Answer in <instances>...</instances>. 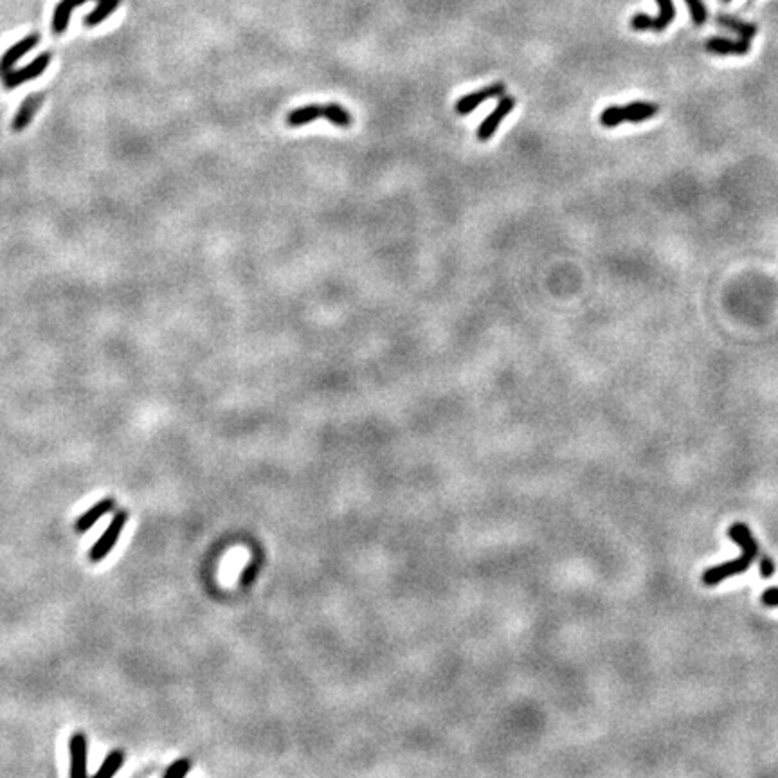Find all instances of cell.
Masks as SVG:
<instances>
[{
    "label": "cell",
    "instance_id": "6da1fadb",
    "mask_svg": "<svg viewBox=\"0 0 778 778\" xmlns=\"http://www.w3.org/2000/svg\"><path fill=\"white\" fill-rule=\"evenodd\" d=\"M728 537L732 539L733 543H737L742 548V555L739 559L728 560L725 564H719V566H713L710 569L703 573V584L708 588H713L717 584L725 582L726 579L733 575H739V573H744L751 564L755 562L757 557H760V550H758L757 541L751 535V530L744 522H735L733 526H730Z\"/></svg>",
    "mask_w": 778,
    "mask_h": 778
},
{
    "label": "cell",
    "instance_id": "7a4b0ae2",
    "mask_svg": "<svg viewBox=\"0 0 778 778\" xmlns=\"http://www.w3.org/2000/svg\"><path fill=\"white\" fill-rule=\"evenodd\" d=\"M317 119H327L328 123L336 124L339 128H348L353 123V116L348 108L341 107L339 103H324V105H305V107L290 110L285 117L286 126L290 128H299L308 123H314Z\"/></svg>",
    "mask_w": 778,
    "mask_h": 778
},
{
    "label": "cell",
    "instance_id": "3957f363",
    "mask_svg": "<svg viewBox=\"0 0 778 778\" xmlns=\"http://www.w3.org/2000/svg\"><path fill=\"white\" fill-rule=\"evenodd\" d=\"M659 105L652 103V101H633L629 105H624V107H613L604 108L600 112V124L604 128H617L624 123H643V121H649L652 117L658 116Z\"/></svg>",
    "mask_w": 778,
    "mask_h": 778
},
{
    "label": "cell",
    "instance_id": "277c9868",
    "mask_svg": "<svg viewBox=\"0 0 778 778\" xmlns=\"http://www.w3.org/2000/svg\"><path fill=\"white\" fill-rule=\"evenodd\" d=\"M126 521H128V513L123 512V510L114 515V519L110 521L107 530L101 534V537L95 541L94 546H92L91 551H88V559H91L92 562H101V560H105L108 555H110V551L116 548L117 541H119L121 534H123V528L124 525H126Z\"/></svg>",
    "mask_w": 778,
    "mask_h": 778
},
{
    "label": "cell",
    "instance_id": "5b68a950",
    "mask_svg": "<svg viewBox=\"0 0 778 778\" xmlns=\"http://www.w3.org/2000/svg\"><path fill=\"white\" fill-rule=\"evenodd\" d=\"M515 105H517V100H515L513 95L503 94L501 98H499V101H497V107L494 108L492 112L487 116V119L480 124V128H477V133H476L477 139H480L481 143L490 141V139L496 136L499 124H501L503 121H505V117L512 112L513 108H515Z\"/></svg>",
    "mask_w": 778,
    "mask_h": 778
},
{
    "label": "cell",
    "instance_id": "8992f818",
    "mask_svg": "<svg viewBox=\"0 0 778 778\" xmlns=\"http://www.w3.org/2000/svg\"><path fill=\"white\" fill-rule=\"evenodd\" d=\"M506 92L505 83H492V85H487V87L480 88L476 92H470V94L463 95L460 100L456 101V114L458 116H468L476 110L477 107L484 103V101L494 100V98H501Z\"/></svg>",
    "mask_w": 778,
    "mask_h": 778
},
{
    "label": "cell",
    "instance_id": "52a82bcc",
    "mask_svg": "<svg viewBox=\"0 0 778 778\" xmlns=\"http://www.w3.org/2000/svg\"><path fill=\"white\" fill-rule=\"evenodd\" d=\"M69 757H71V767H69V777L71 778H85L88 770V742L85 733L76 732L69 739Z\"/></svg>",
    "mask_w": 778,
    "mask_h": 778
},
{
    "label": "cell",
    "instance_id": "ba28073f",
    "mask_svg": "<svg viewBox=\"0 0 778 778\" xmlns=\"http://www.w3.org/2000/svg\"><path fill=\"white\" fill-rule=\"evenodd\" d=\"M708 53L719 54V56H728V54H735V56H744L751 49V40H746V38H739V40H730V38H720L713 37L710 40H706L704 44Z\"/></svg>",
    "mask_w": 778,
    "mask_h": 778
},
{
    "label": "cell",
    "instance_id": "9c48e42d",
    "mask_svg": "<svg viewBox=\"0 0 778 778\" xmlns=\"http://www.w3.org/2000/svg\"><path fill=\"white\" fill-rule=\"evenodd\" d=\"M114 508H116V501H114L112 497H107V499L98 501L94 506H91L87 512H83L81 515L76 519L74 522L76 532H78V534H85V532H88L95 522L100 521L101 517H105L107 513L112 512Z\"/></svg>",
    "mask_w": 778,
    "mask_h": 778
},
{
    "label": "cell",
    "instance_id": "30bf717a",
    "mask_svg": "<svg viewBox=\"0 0 778 778\" xmlns=\"http://www.w3.org/2000/svg\"><path fill=\"white\" fill-rule=\"evenodd\" d=\"M49 58H51L49 54H41V56H38L33 63L25 65L24 69H20V71L6 72L4 74L6 87L13 88V87H17V85H20L22 81H27V79H33L37 78V76H40L41 72L46 71V67L49 65Z\"/></svg>",
    "mask_w": 778,
    "mask_h": 778
},
{
    "label": "cell",
    "instance_id": "8fae6325",
    "mask_svg": "<svg viewBox=\"0 0 778 778\" xmlns=\"http://www.w3.org/2000/svg\"><path fill=\"white\" fill-rule=\"evenodd\" d=\"M37 41H38L37 37H29V38H25V40H22L20 44H15V46H13L11 49L2 56V60H0V72L6 74V72L11 71L13 65H15V63H17L25 53H29V51L37 46Z\"/></svg>",
    "mask_w": 778,
    "mask_h": 778
},
{
    "label": "cell",
    "instance_id": "7c38bea8",
    "mask_svg": "<svg viewBox=\"0 0 778 778\" xmlns=\"http://www.w3.org/2000/svg\"><path fill=\"white\" fill-rule=\"evenodd\" d=\"M717 24L726 27V29L733 31V33H737L739 37L746 38V40H753V37L757 34V25L742 22L739 20V18L730 17V15H720V17H717Z\"/></svg>",
    "mask_w": 778,
    "mask_h": 778
},
{
    "label": "cell",
    "instance_id": "4fadbf2b",
    "mask_svg": "<svg viewBox=\"0 0 778 778\" xmlns=\"http://www.w3.org/2000/svg\"><path fill=\"white\" fill-rule=\"evenodd\" d=\"M40 100H41V95H31V98H27V100L22 103L17 117H15V121H13V128L17 130V132L24 130L25 126L29 124V121L33 119V114L37 112V108L40 107L41 103Z\"/></svg>",
    "mask_w": 778,
    "mask_h": 778
},
{
    "label": "cell",
    "instance_id": "5bb4252c",
    "mask_svg": "<svg viewBox=\"0 0 778 778\" xmlns=\"http://www.w3.org/2000/svg\"><path fill=\"white\" fill-rule=\"evenodd\" d=\"M87 0H62V4L56 8L54 11V20H53V31L54 33H63L67 27V22H69V15L72 13V9H76L78 6L85 4Z\"/></svg>",
    "mask_w": 778,
    "mask_h": 778
},
{
    "label": "cell",
    "instance_id": "9a60e30c",
    "mask_svg": "<svg viewBox=\"0 0 778 778\" xmlns=\"http://www.w3.org/2000/svg\"><path fill=\"white\" fill-rule=\"evenodd\" d=\"M656 4H658L659 11H658V17L654 18V27H652V31H656V33H663V31L674 22L675 8L672 0H656Z\"/></svg>",
    "mask_w": 778,
    "mask_h": 778
},
{
    "label": "cell",
    "instance_id": "2e32d148",
    "mask_svg": "<svg viewBox=\"0 0 778 778\" xmlns=\"http://www.w3.org/2000/svg\"><path fill=\"white\" fill-rule=\"evenodd\" d=\"M124 764V753L121 749H114L105 757L103 764L100 766V770L95 771V778H110L117 773V771L123 767Z\"/></svg>",
    "mask_w": 778,
    "mask_h": 778
},
{
    "label": "cell",
    "instance_id": "e0dca14e",
    "mask_svg": "<svg viewBox=\"0 0 778 778\" xmlns=\"http://www.w3.org/2000/svg\"><path fill=\"white\" fill-rule=\"evenodd\" d=\"M117 4H119V0H100V6H98V8H95L87 18H85V24L95 25V24H100V22H103L105 18H107L108 15L117 8Z\"/></svg>",
    "mask_w": 778,
    "mask_h": 778
},
{
    "label": "cell",
    "instance_id": "ac0fdd59",
    "mask_svg": "<svg viewBox=\"0 0 778 778\" xmlns=\"http://www.w3.org/2000/svg\"><path fill=\"white\" fill-rule=\"evenodd\" d=\"M687 8L690 11L692 22L696 25H703L708 20V9L703 0H685Z\"/></svg>",
    "mask_w": 778,
    "mask_h": 778
},
{
    "label": "cell",
    "instance_id": "d6986e66",
    "mask_svg": "<svg viewBox=\"0 0 778 778\" xmlns=\"http://www.w3.org/2000/svg\"><path fill=\"white\" fill-rule=\"evenodd\" d=\"M191 766H193V762L190 758H178L164 771V778H183L191 770Z\"/></svg>",
    "mask_w": 778,
    "mask_h": 778
},
{
    "label": "cell",
    "instance_id": "ffe728a7",
    "mask_svg": "<svg viewBox=\"0 0 778 778\" xmlns=\"http://www.w3.org/2000/svg\"><path fill=\"white\" fill-rule=\"evenodd\" d=\"M654 27V18L649 17L647 13H636L633 18H631V29L633 31H652Z\"/></svg>",
    "mask_w": 778,
    "mask_h": 778
},
{
    "label": "cell",
    "instance_id": "44dd1931",
    "mask_svg": "<svg viewBox=\"0 0 778 778\" xmlns=\"http://www.w3.org/2000/svg\"><path fill=\"white\" fill-rule=\"evenodd\" d=\"M758 564H760V575L764 579H771L774 575V572H777V566H774L773 559H771L770 555L760 553V562Z\"/></svg>",
    "mask_w": 778,
    "mask_h": 778
},
{
    "label": "cell",
    "instance_id": "7402d4cb",
    "mask_svg": "<svg viewBox=\"0 0 778 778\" xmlns=\"http://www.w3.org/2000/svg\"><path fill=\"white\" fill-rule=\"evenodd\" d=\"M762 604L767 607H778V588H770L760 596Z\"/></svg>",
    "mask_w": 778,
    "mask_h": 778
},
{
    "label": "cell",
    "instance_id": "603a6c76",
    "mask_svg": "<svg viewBox=\"0 0 778 778\" xmlns=\"http://www.w3.org/2000/svg\"><path fill=\"white\" fill-rule=\"evenodd\" d=\"M723 2H732V0H723Z\"/></svg>",
    "mask_w": 778,
    "mask_h": 778
}]
</instances>
